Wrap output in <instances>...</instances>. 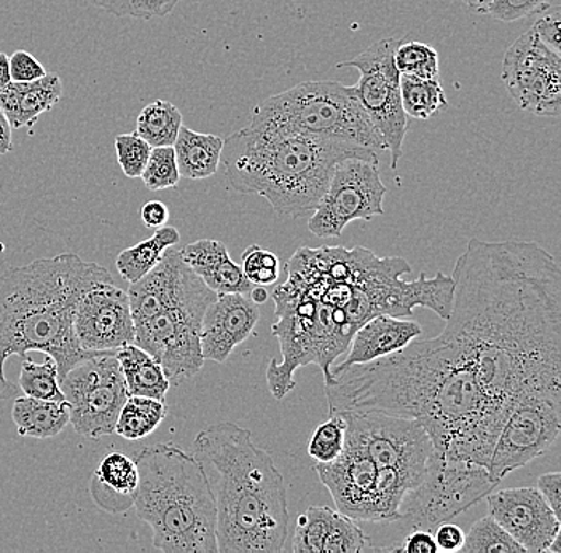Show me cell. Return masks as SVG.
Here are the masks:
<instances>
[{"label":"cell","instance_id":"1","mask_svg":"<svg viewBox=\"0 0 561 553\" xmlns=\"http://www.w3.org/2000/svg\"><path fill=\"white\" fill-rule=\"evenodd\" d=\"M442 337L504 411L561 391V268L533 241H469L454 268Z\"/></svg>","mask_w":561,"mask_h":553},{"label":"cell","instance_id":"2","mask_svg":"<svg viewBox=\"0 0 561 553\" xmlns=\"http://www.w3.org/2000/svg\"><path fill=\"white\" fill-rule=\"evenodd\" d=\"M412 272L402 257H377L363 246L300 247L287 262V281L273 292L280 362L270 360L266 383L283 401L296 388L294 373L316 364L324 381L335 360L348 349L360 325L380 314L412 316L416 307L447 320L454 303V278L437 273L403 281Z\"/></svg>","mask_w":561,"mask_h":553},{"label":"cell","instance_id":"3","mask_svg":"<svg viewBox=\"0 0 561 553\" xmlns=\"http://www.w3.org/2000/svg\"><path fill=\"white\" fill-rule=\"evenodd\" d=\"M329 413L363 412L421 423L436 453L489 465L507 411L494 404L448 339H413L401 352L331 370Z\"/></svg>","mask_w":561,"mask_h":553},{"label":"cell","instance_id":"4","mask_svg":"<svg viewBox=\"0 0 561 553\" xmlns=\"http://www.w3.org/2000/svg\"><path fill=\"white\" fill-rule=\"evenodd\" d=\"M101 281H114L107 268L70 252L0 275V401L21 394L5 376L12 356H51L61 380L73 366L98 355L77 342L73 318L82 293Z\"/></svg>","mask_w":561,"mask_h":553},{"label":"cell","instance_id":"5","mask_svg":"<svg viewBox=\"0 0 561 553\" xmlns=\"http://www.w3.org/2000/svg\"><path fill=\"white\" fill-rule=\"evenodd\" d=\"M195 457L213 469L219 553L286 551L289 509L283 474L252 433L224 422L199 430Z\"/></svg>","mask_w":561,"mask_h":553},{"label":"cell","instance_id":"6","mask_svg":"<svg viewBox=\"0 0 561 553\" xmlns=\"http://www.w3.org/2000/svg\"><path fill=\"white\" fill-rule=\"evenodd\" d=\"M380 163L375 150L272 126L249 124L224 141L220 163L230 187L259 195L278 216L313 215L343 160Z\"/></svg>","mask_w":561,"mask_h":553},{"label":"cell","instance_id":"7","mask_svg":"<svg viewBox=\"0 0 561 553\" xmlns=\"http://www.w3.org/2000/svg\"><path fill=\"white\" fill-rule=\"evenodd\" d=\"M135 345L156 357L171 384L184 383L205 366L202 321L217 293L203 283L181 252L168 247L160 264L128 290Z\"/></svg>","mask_w":561,"mask_h":553},{"label":"cell","instance_id":"8","mask_svg":"<svg viewBox=\"0 0 561 553\" xmlns=\"http://www.w3.org/2000/svg\"><path fill=\"white\" fill-rule=\"evenodd\" d=\"M139 485L136 512L153 531V548L164 553H219L217 509L206 465L193 453L157 443L136 458Z\"/></svg>","mask_w":561,"mask_h":553},{"label":"cell","instance_id":"9","mask_svg":"<svg viewBox=\"0 0 561 553\" xmlns=\"http://www.w3.org/2000/svg\"><path fill=\"white\" fill-rule=\"evenodd\" d=\"M251 124L300 133L385 152L377 126L354 96L351 87L339 82H301L266 97L252 111Z\"/></svg>","mask_w":561,"mask_h":553},{"label":"cell","instance_id":"10","mask_svg":"<svg viewBox=\"0 0 561 553\" xmlns=\"http://www.w3.org/2000/svg\"><path fill=\"white\" fill-rule=\"evenodd\" d=\"M496 486L485 465L434 451L421 481L403 496L402 520L415 530L433 531L485 499Z\"/></svg>","mask_w":561,"mask_h":553},{"label":"cell","instance_id":"11","mask_svg":"<svg viewBox=\"0 0 561 553\" xmlns=\"http://www.w3.org/2000/svg\"><path fill=\"white\" fill-rule=\"evenodd\" d=\"M401 41L381 38L359 56L336 65V69L354 68L360 72L359 82L351 89L383 138L386 150L391 153L392 170H398L409 129V117L401 100V72L394 62V51Z\"/></svg>","mask_w":561,"mask_h":553},{"label":"cell","instance_id":"12","mask_svg":"<svg viewBox=\"0 0 561 553\" xmlns=\"http://www.w3.org/2000/svg\"><path fill=\"white\" fill-rule=\"evenodd\" d=\"M115 353L88 357L59 380L72 428L88 439L100 440L114 434L118 413L129 398Z\"/></svg>","mask_w":561,"mask_h":553},{"label":"cell","instance_id":"13","mask_svg":"<svg viewBox=\"0 0 561 553\" xmlns=\"http://www.w3.org/2000/svg\"><path fill=\"white\" fill-rule=\"evenodd\" d=\"M561 429V391L522 395L508 411L489 461L491 481L531 463L556 442Z\"/></svg>","mask_w":561,"mask_h":553},{"label":"cell","instance_id":"14","mask_svg":"<svg viewBox=\"0 0 561 553\" xmlns=\"http://www.w3.org/2000/svg\"><path fill=\"white\" fill-rule=\"evenodd\" d=\"M345 446L363 450L378 468H396L423 477L433 442L420 422L385 413L340 412Z\"/></svg>","mask_w":561,"mask_h":553},{"label":"cell","instance_id":"15","mask_svg":"<svg viewBox=\"0 0 561 553\" xmlns=\"http://www.w3.org/2000/svg\"><path fill=\"white\" fill-rule=\"evenodd\" d=\"M386 194L377 163L343 160L308 220V230L318 238H339L351 222L383 216Z\"/></svg>","mask_w":561,"mask_h":553},{"label":"cell","instance_id":"16","mask_svg":"<svg viewBox=\"0 0 561 553\" xmlns=\"http://www.w3.org/2000/svg\"><path fill=\"white\" fill-rule=\"evenodd\" d=\"M501 79L522 111L539 117H560V54L542 44L531 30L508 47Z\"/></svg>","mask_w":561,"mask_h":553},{"label":"cell","instance_id":"17","mask_svg":"<svg viewBox=\"0 0 561 553\" xmlns=\"http://www.w3.org/2000/svg\"><path fill=\"white\" fill-rule=\"evenodd\" d=\"M73 331L82 349L117 352L135 343V322L128 292L114 281L88 287L77 304Z\"/></svg>","mask_w":561,"mask_h":553},{"label":"cell","instance_id":"18","mask_svg":"<svg viewBox=\"0 0 561 553\" xmlns=\"http://www.w3.org/2000/svg\"><path fill=\"white\" fill-rule=\"evenodd\" d=\"M489 516L507 531L526 553H546L561 531V520L538 488H507L486 495Z\"/></svg>","mask_w":561,"mask_h":553},{"label":"cell","instance_id":"19","mask_svg":"<svg viewBox=\"0 0 561 553\" xmlns=\"http://www.w3.org/2000/svg\"><path fill=\"white\" fill-rule=\"evenodd\" d=\"M319 481L331 493L336 510L353 520L370 521L378 465L359 448L345 446L331 463H316Z\"/></svg>","mask_w":561,"mask_h":553},{"label":"cell","instance_id":"20","mask_svg":"<svg viewBox=\"0 0 561 553\" xmlns=\"http://www.w3.org/2000/svg\"><path fill=\"white\" fill-rule=\"evenodd\" d=\"M261 308L249 293H220L209 304L202 321L199 343L205 360L227 362L238 345L254 334Z\"/></svg>","mask_w":561,"mask_h":553},{"label":"cell","instance_id":"21","mask_svg":"<svg viewBox=\"0 0 561 553\" xmlns=\"http://www.w3.org/2000/svg\"><path fill=\"white\" fill-rule=\"evenodd\" d=\"M423 335V327L415 321L380 314L357 329L351 338L348 355L343 362L333 364L331 370L345 369L354 364H367L380 357L401 352L413 339Z\"/></svg>","mask_w":561,"mask_h":553},{"label":"cell","instance_id":"22","mask_svg":"<svg viewBox=\"0 0 561 553\" xmlns=\"http://www.w3.org/2000/svg\"><path fill=\"white\" fill-rule=\"evenodd\" d=\"M182 261L203 279L210 290L220 293H249L251 281L243 268L228 254L226 244L217 240H198L181 251Z\"/></svg>","mask_w":561,"mask_h":553},{"label":"cell","instance_id":"23","mask_svg":"<svg viewBox=\"0 0 561 553\" xmlns=\"http://www.w3.org/2000/svg\"><path fill=\"white\" fill-rule=\"evenodd\" d=\"M62 80L58 73H45L34 82H12L0 93V108L12 129L33 128L41 115L62 100Z\"/></svg>","mask_w":561,"mask_h":553},{"label":"cell","instance_id":"24","mask_svg":"<svg viewBox=\"0 0 561 553\" xmlns=\"http://www.w3.org/2000/svg\"><path fill=\"white\" fill-rule=\"evenodd\" d=\"M139 485V469L135 460L112 451L101 461L90 483V495L104 512L118 516L135 504Z\"/></svg>","mask_w":561,"mask_h":553},{"label":"cell","instance_id":"25","mask_svg":"<svg viewBox=\"0 0 561 553\" xmlns=\"http://www.w3.org/2000/svg\"><path fill=\"white\" fill-rule=\"evenodd\" d=\"M173 149L181 177L203 181L214 176L219 170L224 139L209 133L193 131L182 125Z\"/></svg>","mask_w":561,"mask_h":553},{"label":"cell","instance_id":"26","mask_svg":"<svg viewBox=\"0 0 561 553\" xmlns=\"http://www.w3.org/2000/svg\"><path fill=\"white\" fill-rule=\"evenodd\" d=\"M12 419L21 437L53 439L70 423V407L66 401H41L18 395L12 407Z\"/></svg>","mask_w":561,"mask_h":553},{"label":"cell","instance_id":"27","mask_svg":"<svg viewBox=\"0 0 561 553\" xmlns=\"http://www.w3.org/2000/svg\"><path fill=\"white\" fill-rule=\"evenodd\" d=\"M115 356H117L129 395H144L157 401H167L171 383L156 357L144 352L135 343L117 349Z\"/></svg>","mask_w":561,"mask_h":553},{"label":"cell","instance_id":"28","mask_svg":"<svg viewBox=\"0 0 561 553\" xmlns=\"http://www.w3.org/2000/svg\"><path fill=\"white\" fill-rule=\"evenodd\" d=\"M179 241H181V234L175 227H160L149 240L140 241L136 246L123 250L118 254L115 262L118 273L129 285L139 281L160 264L164 251L179 244Z\"/></svg>","mask_w":561,"mask_h":553},{"label":"cell","instance_id":"29","mask_svg":"<svg viewBox=\"0 0 561 553\" xmlns=\"http://www.w3.org/2000/svg\"><path fill=\"white\" fill-rule=\"evenodd\" d=\"M168 408L163 401L144 395H129L118 413L114 433L126 440L146 439L167 418Z\"/></svg>","mask_w":561,"mask_h":553},{"label":"cell","instance_id":"30","mask_svg":"<svg viewBox=\"0 0 561 553\" xmlns=\"http://www.w3.org/2000/svg\"><path fill=\"white\" fill-rule=\"evenodd\" d=\"M182 114L174 104L157 100L140 111L136 135L152 147L173 146L182 126Z\"/></svg>","mask_w":561,"mask_h":553},{"label":"cell","instance_id":"31","mask_svg":"<svg viewBox=\"0 0 561 553\" xmlns=\"http://www.w3.org/2000/svg\"><path fill=\"white\" fill-rule=\"evenodd\" d=\"M401 100L407 117L416 120H427L448 107V100L438 77L420 79L401 73Z\"/></svg>","mask_w":561,"mask_h":553},{"label":"cell","instance_id":"32","mask_svg":"<svg viewBox=\"0 0 561 553\" xmlns=\"http://www.w3.org/2000/svg\"><path fill=\"white\" fill-rule=\"evenodd\" d=\"M23 360L18 380L21 393L41 401H65V394L59 387L58 366L51 356L45 355L42 364H35L30 357H24Z\"/></svg>","mask_w":561,"mask_h":553},{"label":"cell","instance_id":"33","mask_svg":"<svg viewBox=\"0 0 561 553\" xmlns=\"http://www.w3.org/2000/svg\"><path fill=\"white\" fill-rule=\"evenodd\" d=\"M461 553H526L525 549L494 520L485 516L472 525L465 535Z\"/></svg>","mask_w":561,"mask_h":553},{"label":"cell","instance_id":"34","mask_svg":"<svg viewBox=\"0 0 561 553\" xmlns=\"http://www.w3.org/2000/svg\"><path fill=\"white\" fill-rule=\"evenodd\" d=\"M335 514L336 510L328 506H311L301 512L297 518L293 552L321 553Z\"/></svg>","mask_w":561,"mask_h":553},{"label":"cell","instance_id":"35","mask_svg":"<svg viewBox=\"0 0 561 553\" xmlns=\"http://www.w3.org/2000/svg\"><path fill=\"white\" fill-rule=\"evenodd\" d=\"M394 62L402 76L437 79L440 73L437 51L421 42H407L402 38L394 51Z\"/></svg>","mask_w":561,"mask_h":553},{"label":"cell","instance_id":"36","mask_svg":"<svg viewBox=\"0 0 561 553\" xmlns=\"http://www.w3.org/2000/svg\"><path fill=\"white\" fill-rule=\"evenodd\" d=\"M370 539L360 530L353 518L336 510L321 553H359L371 551Z\"/></svg>","mask_w":561,"mask_h":553},{"label":"cell","instance_id":"37","mask_svg":"<svg viewBox=\"0 0 561 553\" xmlns=\"http://www.w3.org/2000/svg\"><path fill=\"white\" fill-rule=\"evenodd\" d=\"M346 423L342 415L333 413L328 422L322 423L316 428L310 443H308V454L316 463H331L340 457L345 443Z\"/></svg>","mask_w":561,"mask_h":553},{"label":"cell","instance_id":"38","mask_svg":"<svg viewBox=\"0 0 561 553\" xmlns=\"http://www.w3.org/2000/svg\"><path fill=\"white\" fill-rule=\"evenodd\" d=\"M140 178H142L144 185L152 192L178 187L181 173H179L173 146L152 147L149 161H147Z\"/></svg>","mask_w":561,"mask_h":553},{"label":"cell","instance_id":"39","mask_svg":"<svg viewBox=\"0 0 561 553\" xmlns=\"http://www.w3.org/2000/svg\"><path fill=\"white\" fill-rule=\"evenodd\" d=\"M91 5L111 15L138 20L161 19L170 15L181 0H88Z\"/></svg>","mask_w":561,"mask_h":553},{"label":"cell","instance_id":"40","mask_svg":"<svg viewBox=\"0 0 561 553\" xmlns=\"http://www.w3.org/2000/svg\"><path fill=\"white\" fill-rule=\"evenodd\" d=\"M115 150H117L118 164L126 177L142 176L144 168L152 152V146H149V142L144 141L136 133L118 135L115 138Z\"/></svg>","mask_w":561,"mask_h":553},{"label":"cell","instance_id":"41","mask_svg":"<svg viewBox=\"0 0 561 553\" xmlns=\"http://www.w3.org/2000/svg\"><path fill=\"white\" fill-rule=\"evenodd\" d=\"M550 9V0H491L489 15L503 23H514Z\"/></svg>","mask_w":561,"mask_h":553},{"label":"cell","instance_id":"42","mask_svg":"<svg viewBox=\"0 0 561 553\" xmlns=\"http://www.w3.org/2000/svg\"><path fill=\"white\" fill-rule=\"evenodd\" d=\"M12 82H34L47 73L30 51L18 50L9 58Z\"/></svg>","mask_w":561,"mask_h":553},{"label":"cell","instance_id":"43","mask_svg":"<svg viewBox=\"0 0 561 553\" xmlns=\"http://www.w3.org/2000/svg\"><path fill=\"white\" fill-rule=\"evenodd\" d=\"M560 21H561V10L556 9L549 15L543 16V19L536 21L531 26V33L535 34L542 44H546L547 47L552 48L553 51L560 54L561 44H560Z\"/></svg>","mask_w":561,"mask_h":553},{"label":"cell","instance_id":"44","mask_svg":"<svg viewBox=\"0 0 561 553\" xmlns=\"http://www.w3.org/2000/svg\"><path fill=\"white\" fill-rule=\"evenodd\" d=\"M538 492L541 493L542 498L549 504L550 509L553 510L557 517L561 520V474L560 472H549L542 474L538 479Z\"/></svg>","mask_w":561,"mask_h":553},{"label":"cell","instance_id":"45","mask_svg":"<svg viewBox=\"0 0 561 553\" xmlns=\"http://www.w3.org/2000/svg\"><path fill=\"white\" fill-rule=\"evenodd\" d=\"M436 530L434 539H436L438 551L459 552L465 544V531L456 525H451L450 521L442 523Z\"/></svg>","mask_w":561,"mask_h":553},{"label":"cell","instance_id":"46","mask_svg":"<svg viewBox=\"0 0 561 553\" xmlns=\"http://www.w3.org/2000/svg\"><path fill=\"white\" fill-rule=\"evenodd\" d=\"M403 553H437V542L431 531L415 530L407 535L405 544L402 548Z\"/></svg>","mask_w":561,"mask_h":553},{"label":"cell","instance_id":"47","mask_svg":"<svg viewBox=\"0 0 561 553\" xmlns=\"http://www.w3.org/2000/svg\"><path fill=\"white\" fill-rule=\"evenodd\" d=\"M140 217H142L144 226L147 229H160V227L167 226L168 220H170V209L164 203L149 201L142 206Z\"/></svg>","mask_w":561,"mask_h":553},{"label":"cell","instance_id":"48","mask_svg":"<svg viewBox=\"0 0 561 553\" xmlns=\"http://www.w3.org/2000/svg\"><path fill=\"white\" fill-rule=\"evenodd\" d=\"M13 150L12 139V126L7 120L5 114L0 108V155H7V153Z\"/></svg>","mask_w":561,"mask_h":553},{"label":"cell","instance_id":"49","mask_svg":"<svg viewBox=\"0 0 561 553\" xmlns=\"http://www.w3.org/2000/svg\"><path fill=\"white\" fill-rule=\"evenodd\" d=\"M12 83V77H10V65L9 55L0 51V93Z\"/></svg>","mask_w":561,"mask_h":553},{"label":"cell","instance_id":"50","mask_svg":"<svg viewBox=\"0 0 561 553\" xmlns=\"http://www.w3.org/2000/svg\"><path fill=\"white\" fill-rule=\"evenodd\" d=\"M249 297H251L252 302L257 303L259 307L265 303L268 300V289L265 286H254L252 287L251 292H249Z\"/></svg>","mask_w":561,"mask_h":553},{"label":"cell","instance_id":"51","mask_svg":"<svg viewBox=\"0 0 561 553\" xmlns=\"http://www.w3.org/2000/svg\"><path fill=\"white\" fill-rule=\"evenodd\" d=\"M462 2H465L472 12L483 15V13H489L491 0H462Z\"/></svg>","mask_w":561,"mask_h":553},{"label":"cell","instance_id":"52","mask_svg":"<svg viewBox=\"0 0 561 553\" xmlns=\"http://www.w3.org/2000/svg\"><path fill=\"white\" fill-rule=\"evenodd\" d=\"M547 553H561V531L553 538L552 544L547 549Z\"/></svg>","mask_w":561,"mask_h":553}]
</instances>
